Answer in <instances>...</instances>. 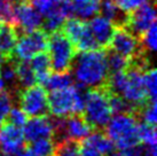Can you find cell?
Returning a JSON list of instances; mask_svg holds the SVG:
<instances>
[{"instance_id": "3957f363", "label": "cell", "mask_w": 157, "mask_h": 156, "mask_svg": "<svg viewBox=\"0 0 157 156\" xmlns=\"http://www.w3.org/2000/svg\"><path fill=\"white\" fill-rule=\"evenodd\" d=\"M105 129L107 137L119 150H127L140 143L139 122L132 114H117Z\"/></svg>"}, {"instance_id": "cb8c5ba5", "label": "cell", "mask_w": 157, "mask_h": 156, "mask_svg": "<svg viewBox=\"0 0 157 156\" xmlns=\"http://www.w3.org/2000/svg\"><path fill=\"white\" fill-rule=\"evenodd\" d=\"M142 82L146 90V93L150 100H156L157 93V80H156V70L154 67L144 70L142 72Z\"/></svg>"}, {"instance_id": "7c38bea8", "label": "cell", "mask_w": 157, "mask_h": 156, "mask_svg": "<svg viewBox=\"0 0 157 156\" xmlns=\"http://www.w3.org/2000/svg\"><path fill=\"white\" fill-rule=\"evenodd\" d=\"M16 26L21 35L38 29L43 24V16L36 10L28 0L14 5Z\"/></svg>"}, {"instance_id": "4fadbf2b", "label": "cell", "mask_w": 157, "mask_h": 156, "mask_svg": "<svg viewBox=\"0 0 157 156\" xmlns=\"http://www.w3.org/2000/svg\"><path fill=\"white\" fill-rule=\"evenodd\" d=\"M24 141L33 142L36 140L54 137V127L52 119L47 116L31 117L23 126Z\"/></svg>"}, {"instance_id": "1f68e13d", "label": "cell", "mask_w": 157, "mask_h": 156, "mask_svg": "<svg viewBox=\"0 0 157 156\" xmlns=\"http://www.w3.org/2000/svg\"><path fill=\"white\" fill-rule=\"evenodd\" d=\"M79 152H80V156H105L93 143L90 142L86 138L80 140V142H79Z\"/></svg>"}, {"instance_id": "d590c367", "label": "cell", "mask_w": 157, "mask_h": 156, "mask_svg": "<svg viewBox=\"0 0 157 156\" xmlns=\"http://www.w3.org/2000/svg\"><path fill=\"white\" fill-rule=\"evenodd\" d=\"M2 24H4V22H2V21H1V20H0V28L2 26Z\"/></svg>"}, {"instance_id": "9c48e42d", "label": "cell", "mask_w": 157, "mask_h": 156, "mask_svg": "<svg viewBox=\"0 0 157 156\" xmlns=\"http://www.w3.org/2000/svg\"><path fill=\"white\" fill-rule=\"evenodd\" d=\"M108 48L126 57L127 60H133L147 53L140 39L124 26H115L113 38Z\"/></svg>"}, {"instance_id": "836d02e7", "label": "cell", "mask_w": 157, "mask_h": 156, "mask_svg": "<svg viewBox=\"0 0 157 156\" xmlns=\"http://www.w3.org/2000/svg\"><path fill=\"white\" fill-rule=\"evenodd\" d=\"M5 86H6V84H5L4 79H2V77L0 76V92L2 91V90H5Z\"/></svg>"}, {"instance_id": "8fae6325", "label": "cell", "mask_w": 157, "mask_h": 156, "mask_svg": "<svg viewBox=\"0 0 157 156\" xmlns=\"http://www.w3.org/2000/svg\"><path fill=\"white\" fill-rule=\"evenodd\" d=\"M155 22H156L155 1H149L147 4L141 5L134 10L127 13L126 22L124 24V28L140 39V37L144 35Z\"/></svg>"}, {"instance_id": "484cf974", "label": "cell", "mask_w": 157, "mask_h": 156, "mask_svg": "<svg viewBox=\"0 0 157 156\" xmlns=\"http://www.w3.org/2000/svg\"><path fill=\"white\" fill-rule=\"evenodd\" d=\"M13 108V96L9 90L0 92V125H2L8 116L10 109Z\"/></svg>"}, {"instance_id": "d6986e66", "label": "cell", "mask_w": 157, "mask_h": 156, "mask_svg": "<svg viewBox=\"0 0 157 156\" xmlns=\"http://www.w3.org/2000/svg\"><path fill=\"white\" fill-rule=\"evenodd\" d=\"M13 65L17 79V84L21 85L22 88L30 87L37 83L36 76L33 74V70L31 68L30 63L28 60H17L13 59Z\"/></svg>"}, {"instance_id": "7a4b0ae2", "label": "cell", "mask_w": 157, "mask_h": 156, "mask_svg": "<svg viewBox=\"0 0 157 156\" xmlns=\"http://www.w3.org/2000/svg\"><path fill=\"white\" fill-rule=\"evenodd\" d=\"M111 91L108 85L95 86L85 92L83 116L92 129L100 131L105 129L113 117V109L110 106Z\"/></svg>"}, {"instance_id": "7402d4cb", "label": "cell", "mask_w": 157, "mask_h": 156, "mask_svg": "<svg viewBox=\"0 0 157 156\" xmlns=\"http://www.w3.org/2000/svg\"><path fill=\"white\" fill-rule=\"evenodd\" d=\"M30 149L37 156H54L55 153V143L52 138H45L36 140L33 142H30Z\"/></svg>"}, {"instance_id": "44dd1931", "label": "cell", "mask_w": 157, "mask_h": 156, "mask_svg": "<svg viewBox=\"0 0 157 156\" xmlns=\"http://www.w3.org/2000/svg\"><path fill=\"white\" fill-rule=\"evenodd\" d=\"M44 85L48 91L62 90V88H66L72 85V76L70 75V71L51 74L47 80L44 83Z\"/></svg>"}, {"instance_id": "5bb4252c", "label": "cell", "mask_w": 157, "mask_h": 156, "mask_svg": "<svg viewBox=\"0 0 157 156\" xmlns=\"http://www.w3.org/2000/svg\"><path fill=\"white\" fill-rule=\"evenodd\" d=\"M24 137L21 127L5 122L0 125V152L1 154L16 152L23 148Z\"/></svg>"}, {"instance_id": "d6a6232c", "label": "cell", "mask_w": 157, "mask_h": 156, "mask_svg": "<svg viewBox=\"0 0 157 156\" xmlns=\"http://www.w3.org/2000/svg\"><path fill=\"white\" fill-rule=\"evenodd\" d=\"M110 156H130V154L127 153V150H121L119 153H113V155H110Z\"/></svg>"}, {"instance_id": "277c9868", "label": "cell", "mask_w": 157, "mask_h": 156, "mask_svg": "<svg viewBox=\"0 0 157 156\" xmlns=\"http://www.w3.org/2000/svg\"><path fill=\"white\" fill-rule=\"evenodd\" d=\"M85 103L84 86H76L51 91L48 96V110L55 117H67L72 114H83Z\"/></svg>"}, {"instance_id": "ac0fdd59", "label": "cell", "mask_w": 157, "mask_h": 156, "mask_svg": "<svg viewBox=\"0 0 157 156\" xmlns=\"http://www.w3.org/2000/svg\"><path fill=\"white\" fill-rule=\"evenodd\" d=\"M72 13L82 20L94 18L100 13L101 0H70Z\"/></svg>"}, {"instance_id": "52a82bcc", "label": "cell", "mask_w": 157, "mask_h": 156, "mask_svg": "<svg viewBox=\"0 0 157 156\" xmlns=\"http://www.w3.org/2000/svg\"><path fill=\"white\" fill-rule=\"evenodd\" d=\"M62 26V31L72 43L77 52L101 49L92 35L87 22L82 18H68V21L64 22Z\"/></svg>"}, {"instance_id": "2e32d148", "label": "cell", "mask_w": 157, "mask_h": 156, "mask_svg": "<svg viewBox=\"0 0 157 156\" xmlns=\"http://www.w3.org/2000/svg\"><path fill=\"white\" fill-rule=\"evenodd\" d=\"M20 31L17 26L5 23L0 28V54L5 61L14 59V51L17 44Z\"/></svg>"}, {"instance_id": "e0dca14e", "label": "cell", "mask_w": 157, "mask_h": 156, "mask_svg": "<svg viewBox=\"0 0 157 156\" xmlns=\"http://www.w3.org/2000/svg\"><path fill=\"white\" fill-rule=\"evenodd\" d=\"M31 68L33 70V74L36 76L37 83L44 84L47 78L52 74V63H51V57L48 52H40L36 54L33 57H31Z\"/></svg>"}, {"instance_id": "ba28073f", "label": "cell", "mask_w": 157, "mask_h": 156, "mask_svg": "<svg viewBox=\"0 0 157 156\" xmlns=\"http://www.w3.org/2000/svg\"><path fill=\"white\" fill-rule=\"evenodd\" d=\"M48 46V33L38 28L33 31L25 32L18 37L16 47L14 51V59L17 60H30L36 54L46 52Z\"/></svg>"}, {"instance_id": "603a6c76", "label": "cell", "mask_w": 157, "mask_h": 156, "mask_svg": "<svg viewBox=\"0 0 157 156\" xmlns=\"http://www.w3.org/2000/svg\"><path fill=\"white\" fill-rule=\"evenodd\" d=\"M139 139L140 142L151 148L157 147V137L155 126L147 123H139Z\"/></svg>"}, {"instance_id": "ffe728a7", "label": "cell", "mask_w": 157, "mask_h": 156, "mask_svg": "<svg viewBox=\"0 0 157 156\" xmlns=\"http://www.w3.org/2000/svg\"><path fill=\"white\" fill-rule=\"evenodd\" d=\"M105 61H107V67L108 71L110 74L118 72V71H124L128 68L130 65V60H127L126 57L119 55L118 53L113 52L110 48H105Z\"/></svg>"}, {"instance_id": "f546056e", "label": "cell", "mask_w": 157, "mask_h": 156, "mask_svg": "<svg viewBox=\"0 0 157 156\" xmlns=\"http://www.w3.org/2000/svg\"><path fill=\"white\" fill-rule=\"evenodd\" d=\"M149 1H155V0H115L118 8L122 9L125 13H130L138 7H140L141 5L147 4Z\"/></svg>"}, {"instance_id": "d4e9b609", "label": "cell", "mask_w": 157, "mask_h": 156, "mask_svg": "<svg viewBox=\"0 0 157 156\" xmlns=\"http://www.w3.org/2000/svg\"><path fill=\"white\" fill-rule=\"evenodd\" d=\"M54 156H80L79 142L71 139H64L55 147Z\"/></svg>"}, {"instance_id": "5b68a950", "label": "cell", "mask_w": 157, "mask_h": 156, "mask_svg": "<svg viewBox=\"0 0 157 156\" xmlns=\"http://www.w3.org/2000/svg\"><path fill=\"white\" fill-rule=\"evenodd\" d=\"M47 52L51 57L53 71L64 72L71 70L77 49L61 29L48 35Z\"/></svg>"}, {"instance_id": "e575fe53", "label": "cell", "mask_w": 157, "mask_h": 156, "mask_svg": "<svg viewBox=\"0 0 157 156\" xmlns=\"http://www.w3.org/2000/svg\"><path fill=\"white\" fill-rule=\"evenodd\" d=\"M55 2H64V1H69V0H53Z\"/></svg>"}, {"instance_id": "4dcf8cb0", "label": "cell", "mask_w": 157, "mask_h": 156, "mask_svg": "<svg viewBox=\"0 0 157 156\" xmlns=\"http://www.w3.org/2000/svg\"><path fill=\"white\" fill-rule=\"evenodd\" d=\"M28 1L41 16L47 15L55 5L53 0H28Z\"/></svg>"}, {"instance_id": "9a60e30c", "label": "cell", "mask_w": 157, "mask_h": 156, "mask_svg": "<svg viewBox=\"0 0 157 156\" xmlns=\"http://www.w3.org/2000/svg\"><path fill=\"white\" fill-rule=\"evenodd\" d=\"M88 26L101 49L109 47L115 31V25L113 23L105 16H96L88 23Z\"/></svg>"}, {"instance_id": "8992f818", "label": "cell", "mask_w": 157, "mask_h": 156, "mask_svg": "<svg viewBox=\"0 0 157 156\" xmlns=\"http://www.w3.org/2000/svg\"><path fill=\"white\" fill-rule=\"evenodd\" d=\"M18 102L28 117L47 116L48 96L43 85L35 84L18 91Z\"/></svg>"}, {"instance_id": "30bf717a", "label": "cell", "mask_w": 157, "mask_h": 156, "mask_svg": "<svg viewBox=\"0 0 157 156\" xmlns=\"http://www.w3.org/2000/svg\"><path fill=\"white\" fill-rule=\"evenodd\" d=\"M142 72L144 71L141 69L130 63L128 68L126 69V83L124 85L122 93L119 94L134 108H138L150 100L144 90Z\"/></svg>"}, {"instance_id": "f1b7e54d", "label": "cell", "mask_w": 157, "mask_h": 156, "mask_svg": "<svg viewBox=\"0 0 157 156\" xmlns=\"http://www.w3.org/2000/svg\"><path fill=\"white\" fill-rule=\"evenodd\" d=\"M26 121H28V116L22 109L20 108H12L7 118H6V122H8V123L17 126V127H21V129L24 126Z\"/></svg>"}, {"instance_id": "83f0119b", "label": "cell", "mask_w": 157, "mask_h": 156, "mask_svg": "<svg viewBox=\"0 0 157 156\" xmlns=\"http://www.w3.org/2000/svg\"><path fill=\"white\" fill-rule=\"evenodd\" d=\"M156 22H155L154 24H151V26L149 28L148 30L140 37V41H141L142 46H144L147 52H155L156 51Z\"/></svg>"}, {"instance_id": "6da1fadb", "label": "cell", "mask_w": 157, "mask_h": 156, "mask_svg": "<svg viewBox=\"0 0 157 156\" xmlns=\"http://www.w3.org/2000/svg\"><path fill=\"white\" fill-rule=\"evenodd\" d=\"M71 69L79 85L95 87L105 85L109 78L105 49L86 51L76 54Z\"/></svg>"}, {"instance_id": "4316f807", "label": "cell", "mask_w": 157, "mask_h": 156, "mask_svg": "<svg viewBox=\"0 0 157 156\" xmlns=\"http://www.w3.org/2000/svg\"><path fill=\"white\" fill-rule=\"evenodd\" d=\"M0 20L7 24L16 25L14 4L9 0H0Z\"/></svg>"}]
</instances>
